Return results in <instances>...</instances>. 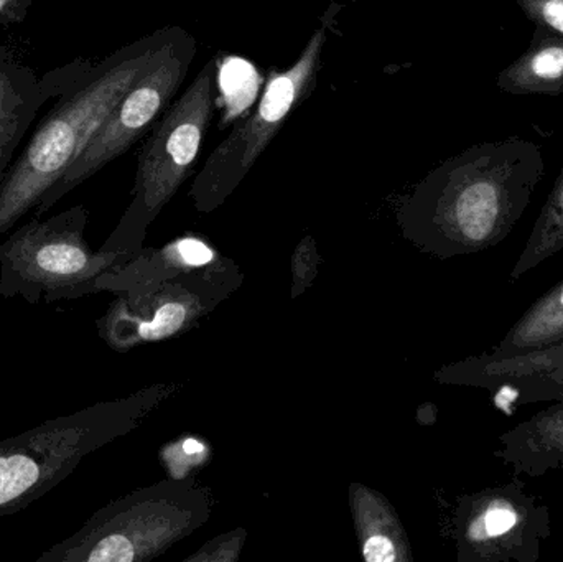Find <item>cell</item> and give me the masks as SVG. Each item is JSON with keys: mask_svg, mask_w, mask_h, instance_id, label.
<instances>
[{"mask_svg": "<svg viewBox=\"0 0 563 562\" xmlns=\"http://www.w3.org/2000/svg\"><path fill=\"white\" fill-rule=\"evenodd\" d=\"M174 26L155 30L99 63L85 62L78 75L40 119L0 187V236L35 210L114 111L128 89L158 58Z\"/></svg>", "mask_w": 563, "mask_h": 562, "instance_id": "2", "label": "cell"}, {"mask_svg": "<svg viewBox=\"0 0 563 562\" xmlns=\"http://www.w3.org/2000/svg\"><path fill=\"white\" fill-rule=\"evenodd\" d=\"M563 250V168L532 227L531 236L511 271V279H521L539 264Z\"/></svg>", "mask_w": 563, "mask_h": 562, "instance_id": "18", "label": "cell"}, {"mask_svg": "<svg viewBox=\"0 0 563 562\" xmlns=\"http://www.w3.org/2000/svg\"><path fill=\"white\" fill-rule=\"evenodd\" d=\"M351 515L360 553L366 562H412L406 528L396 508L380 492L364 484L350 485Z\"/></svg>", "mask_w": 563, "mask_h": 562, "instance_id": "15", "label": "cell"}, {"mask_svg": "<svg viewBox=\"0 0 563 562\" xmlns=\"http://www.w3.org/2000/svg\"><path fill=\"white\" fill-rule=\"evenodd\" d=\"M86 227L88 210L78 205L13 231L0 243V297L48 304L98 293V277L129 260L92 251L85 240Z\"/></svg>", "mask_w": 563, "mask_h": 562, "instance_id": "6", "label": "cell"}, {"mask_svg": "<svg viewBox=\"0 0 563 562\" xmlns=\"http://www.w3.org/2000/svg\"><path fill=\"white\" fill-rule=\"evenodd\" d=\"M545 175L544 152L522 137L482 142L430 170L397 205L400 233L437 260L501 244Z\"/></svg>", "mask_w": 563, "mask_h": 562, "instance_id": "1", "label": "cell"}, {"mask_svg": "<svg viewBox=\"0 0 563 562\" xmlns=\"http://www.w3.org/2000/svg\"><path fill=\"white\" fill-rule=\"evenodd\" d=\"M244 283L243 271L224 256L211 266L185 271L144 289L119 293L96 322L114 352L184 335L230 299Z\"/></svg>", "mask_w": 563, "mask_h": 562, "instance_id": "8", "label": "cell"}, {"mask_svg": "<svg viewBox=\"0 0 563 562\" xmlns=\"http://www.w3.org/2000/svg\"><path fill=\"white\" fill-rule=\"evenodd\" d=\"M496 85L508 95H563V36L536 26L529 48L499 73Z\"/></svg>", "mask_w": 563, "mask_h": 562, "instance_id": "16", "label": "cell"}, {"mask_svg": "<svg viewBox=\"0 0 563 562\" xmlns=\"http://www.w3.org/2000/svg\"><path fill=\"white\" fill-rule=\"evenodd\" d=\"M563 343V280L539 297L508 330L493 355L515 356Z\"/></svg>", "mask_w": 563, "mask_h": 562, "instance_id": "17", "label": "cell"}, {"mask_svg": "<svg viewBox=\"0 0 563 562\" xmlns=\"http://www.w3.org/2000/svg\"><path fill=\"white\" fill-rule=\"evenodd\" d=\"M552 537L548 505L516 475L495 487L462 495L452 517L460 562H538Z\"/></svg>", "mask_w": 563, "mask_h": 562, "instance_id": "10", "label": "cell"}, {"mask_svg": "<svg viewBox=\"0 0 563 562\" xmlns=\"http://www.w3.org/2000/svg\"><path fill=\"white\" fill-rule=\"evenodd\" d=\"M217 246L198 236L184 234L162 247H142L131 261L98 277V293H128L144 289L185 271L200 269L223 260Z\"/></svg>", "mask_w": 563, "mask_h": 562, "instance_id": "13", "label": "cell"}, {"mask_svg": "<svg viewBox=\"0 0 563 562\" xmlns=\"http://www.w3.org/2000/svg\"><path fill=\"white\" fill-rule=\"evenodd\" d=\"M247 540V531L243 528L220 535L208 541L197 553L185 558V562H236L243 553L244 543Z\"/></svg>", "mask_w": 563, "mask_h": 562, "instance_id": "21", "label": "cell"}, {"mask_svg": "<svg viewBox=\"0 0 563 562\" xmlns=\"http://www.w3.org/2000/svg\"><path fill=\"white\" fill-rule=\"evenodd\" d=\"M195 55V36L181 26H174L158 58L122 96L75 164L43 195L36 205L35 218L52 210L65 195L121 157L154 128L187 79Z\"/></svg>", "mask_w": 563, "mask_h": 562, "instance_id": "9", "label": "cell"}, {"mask_svg": "<svg viewBox=\"0 0 563 562\" xmlns=\"http://www.w3.org/2000/svg\"><path fill=\"white\" fill-rule=\"evenodd\" d=\"M261 78L257 66L236 55L218 56V92L224 101L221 128L238 121L253 106L260 95Z\"/></svg>", "mask_w": 563, "mask_h": 562, "instance_id": "19", "label": "cell"}, {"mask_svg": "<svg viewBox=\"0 0 563 562\" xmlns=\"http://www.w3.org/2000/svg\"><path fill=\"white\" fill-rule=\"evenodd\" d=\"M35 0H0V25L10 26L23 22Z\"/></svg>", "mask_w": 563, "mask_h": 562, "instance_id": "23", "label": "cell"}, {"mask_svg": "<svg viewBox=\"0 0 563 562\" xmlns=\"http://www.w3.org/2000/svg\"><path fill=\"white\" fill-rule=\"evenodd\" d=\"M321 256L313 236L301 238L291 256V299L300 297L320 273Z\"/></svg>", "mask_w": 563, "mask_h": 562, "instance_id": "20", "label": "cell"}, {"mask_svg": "<svg viewBox=\"0 0 563 562\" xmlns=\"http://www.w3.org/2000/svg\"><path fill=\"white\" fill-rule=\"evenodd\" d=\"M59 91L48 76L38 78L30 66L0 45V187L22 151L38 112Z\"/></svg>", "mask_w": 563, "mask_h": 562, "instance_id": "12", "label": "cell"}, {"mask_svg": "<svg viewBox=\"0 0 563 562\" xmlns=\"http://www.w3.org/2000/svg\"><path fill=\"white\" fill-rule=\"evenodd\" d=\"M340 10L338 3L328 7L297 62L284 71L276 68L271 71L254 111L241 119L211 152L188 191L197 211L211 213L218 210L247 177L291 112L310 98L317 88L328 30L333 26Z\"/></svg>", "mask_w": 563, "mask_h": 562, "instance_id": "7", "label": "cell"}, {"mask_svg": "<svg viewBox=\"0 0 563 562\" xmlns=\"http://www.w3.org/2000/svg\"><path fill=\"white\" fill-rule=\"evenodd\" d=\"M217 104L218 56H213L152 128L139 152L132 201L99 250L128 260L141 253L147 228L194 172Z\"/></svg>", "mask_w": 563, "mask_h": 562, "instance_id": "5", "label": "cell"}, {"mask_svg": "<svg viewBox=\"0 0 563 562\" xmlns=\"http://www.w3.org/2000/svg\"><path fill=\"white\" fill-rule=\"evenodd\" d=\"M178 389V383H155L125 398L48 419L0 442V518L25 510L92 452L135 431Z\"/></svg>", "mask_w": 563, "mask_h": 562, "instance_id": "3", "label": "cell"}, {"mask_svg": "<svg viewBox=\"0 0 563 562\" xmlns=\"http://www.w3.org/2000/svg\"><path fill=\"white\" fill-rule=\"evenodd\" d=\"M440 385L465 386L515 396L521 405L563 399V343L526 355L499 356L492 352L449 363L433 373Z\"/></svg>", "mask_w": 563, "mask_h": 562, "instance_id": "11", "label": "cell"}, {"mask_svg": "<svg viewBox=\"0 0 563 562\" xmlns=\"http://www.w3.org/2000/svg\"><path fill=\"white\" fill-rule=\"evenodd\" d=\"M536 26L563 36V0H516Z\"/></svg>", "mask_w": 563, "mask_h": 562, "instance_id": "22", "label": "cell"}, {"mask_svg": "<svg viewBox=\"0 0 563 562\" xmlns=\"http://www.w3.org/2000/svg\"><path fill=\"white\" fill-rule=\"evenodd\" d=\"M495 458L515 475L542 477L563 469V399L499 436Z\"/></svg>", "mask_w": 563, "mask_h": 562, "instance_id": "14", "label": "cell"}, {"mask_svg": "<svg viewBox=\"0 0 563 562\" xmlns=\"http://www.w3.org/2000/svg\"><path fill=\"white\" fill-rule=\"evenodd\" d=\"M213 497L195 478L139 488L99 508L71 537L36 562H147L200 530Z\"/></svg>", "mask_w": 563, "mask_h": 562, "instance_id": "4", "label": "cell"}]
</instances>
